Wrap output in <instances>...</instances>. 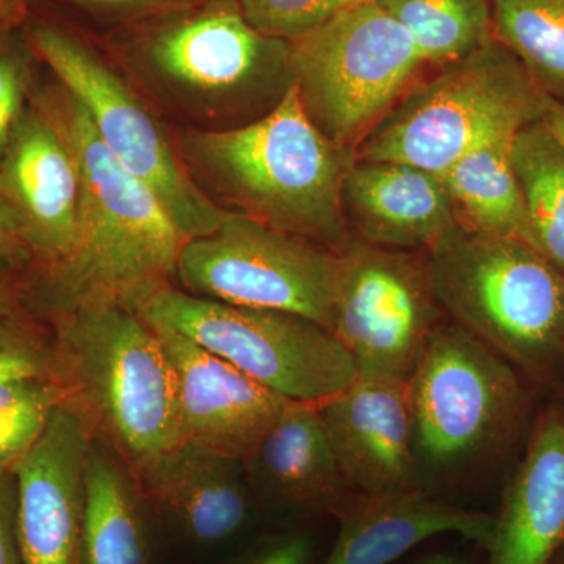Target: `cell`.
I'll use <instances>...</instances> for the list:
<instances>
[{"label":"cell","mask_w":564,"mask_h":564,"mask_svg":"<svg viewBox=\"0 0 564 564\" xmlns=\"http://www.w3.org/2000/svg\"><path fill=\"white\" fill-rule=\"evenodd\" d=\"M85 9L111 14H150L159 11L191 9L203 0H69Z\"/></svg>","instance_id":"cell-34"},{"label":"cell","mask_w":564,"mask_h":564,"mask_svg":"<svg viewBox=\"0 0 564 564\" xmlns=\"http://www.w3.org/2000/svg\"><path fill=\"white\" fill-rule=\"evenodd\" d=\"M514 139L505 135L484 141L441 177L458 225L532 245L529 212L514 170Z\"/></svg>","instance_id":"cell-23"},{"label":"cell","mask_w":564,"mask_h":564,"mask_svg":"<svg viewBox=\"0 0 564 564\" xmlns=\"http://www.w3.org/2000/svg\"><path fill=\"white\" fill-rule=\"evenodd\" d=\"M6 272L7 270L0 267V317H21L25 314L22 311L20 295Z\"/></svg>","instance_id":"cell-35"},{"label":"cell","mask_w":564,"mask_h":564,"mask_svg":"<svg viewBox=\"0 0 564 564\" xmlns=\"http://www.w3.org/2000/svg\"><path fill=\"white\" fill-rule=\"evenodd\" d=\"M68 399L57 378L22 377L0 381V470L13 469Z\"/></svg>","instance_id":"cell-27"},{"label":"cell","mask_w":564,"mask_h":564,"mask_svg":"<svg viewBox=\"0 0 564 564\" xmlns=\"http://www.w3.org/2000/svg\"><path fill=\"white\" fill-rule=\"evenodd\" d=\"M68 400L135 473L182 444L172 362L154 328L115 300L52 314Z\"/></svg>","instance_id":"cell-3"},{"label":"cell","mask_w":564,"mask_h":564,"mask_svg":"<svg viewBox=\"0 0 564 564\" xmlns=\"http://www.w3.org/2000/svg\"><path fill=\"white\" fill-rule=\"evenodd\" d=\"M513 163L532 247L564 274V144L544 121L534 122L516 135Z\"/></svg>","instance_id":"cell-24"},{"label":"cell","mask_w":564,"mask_h":564,"mask_svg":"<svg viewBox=\"0 0 564 564\" xmlns=\"http://www.w3.org/2000/svg\"><path fill=\"white\" fill-rule=\"evenodd\" d=\"M242 463L265 514L337 519L358 496L345 481L315 403L285 404Z\"/></svg>","instance_id":"cell-18"},{"label":"cell","mask_w":564,"mask_h":564,"mask_svg":"<svg viewBox=\"0 0 564 564\" xmlns=\"http://www.w3.org/2000/svg\"><path fill=\"white\" fill-rule=\"evenodd\" d=\"M408 388L421 475L459 473L507 454L532 426L541 395L448 317L430 336Z\"/></svg>","instance_id":"cell-6"},{"label":"cell","mask_w":564,"mask_h":564,"mask_svg":"<svg viewBox=\"0 0 564 564\" xmlns=\"http://www.w3.org/2000/svg\"><path fill=\"white\" fill-rule=\"evenodd\" d=\"M128 306L292 402L321 404L356 378L355 364L336 336L302 315L212 302L172 281L141 293Z\"/></svg>","instance_id":"cell-8"},{"label":"cell","mask_w":564,"mask_h":564,"mask_svg":"<svg viewBox=\"0 0 564 564\" xmlns=\"http://www.w3.org/2000/svg\"><path fill=\"white\" fill-rule=\"evenodd\" d=\"M411 36L426 66L466 57L494 40L489 0H375Z\"/></svg>","instance_id":"cell-25"},{"label":"cell","mask_w":564,"mask_h":564,"mask_svg":"<svg viewBox=\"0 0 564 564\" xmlns=\"http://www.w3.org/2000/svg\"><path fill=\"white\" fill-rule=\"evenodd\" d=\"M451 321L511 364L538 392L564 388V274L532 245L455 225L426 251Z\"/></svg>","instance_id":"cell-4"},{"label":"cell","mask_w":564,"mask_h":564,"mask_svg":"<svg viewBox=\"0 0 564 564\" xmlns=\"http://www.w3.org/2000/svg\"><path fill=\"white\" fill-rule=\"evenodd\" d=\"M91 437L87 419L66 399L13 467L17 534L25 564L80 563L85 462Z\"/></svg>","instance_id":"cell-14"},{"label":"cell","mask_w":564,"mask_h":564,"mask_svg":"<svg viewBox=\"0 0 564 564\" xmlns=\"http://www.w3.org/2000/svg\"><path fill=\"white\" fill-rule=\"evenodd\" d=\"M494 40L524 65L555 104H564V0H489Z\"/></svg>","instance_id":"cell-26"},{"label":"cell","mask_w":564,"mask_h":564,"mask_svg":"<svg viewBox=\"0 0 564 564\" xmlns=\"http://www.w3.org/2000/svg\"><path fill=\"white\" fill-rule=\"evenodd\" d=\"M555 397H558L560 400H562L563 404H564V388H563V391L558 393V395H555Z\"/></svg>","instance_id":"cell-40"},{"label":"cell","mask_w":564,"mask_h":564,"mask_svg":"<svg viewBox=\"0 0 564 564\" xmlns=\"http://www.w3.org/2000/svg\"><path fill=\"white\" fill-rule=\"evenodd\" d=\"M32 84V52L14 31L0 35V165L25 110Z\"/></svg>","instance_id":"cell-30"},{"label":"cell","mask_w":564,"mask_h":564,"mask_svg":"<svg viewBox=\"0 0 564 564\" xmlns=\"http://www.w3.org/2000/svg\"><path fill=\"white\" fill-rule=\"evenodd\" d=\"M414 564H474L469 558L464 555L454 554V552H436L422 556Z\"/></svg>","instance_id":"cell-38"},{"label":"cell","mask_w":564,"mask_h":564,"mask_svg":"<svg viewBox=\"0 0 564 564\" xmlns=\"http://www.w3.org/2000/svg\"><path fill=\"white\" fill-rule=\"evenodd\" d=\"M334 263L325 248L229 212L182 245L174 278L199 299L302 315L333 333Z\"/></svg>","instance_id":"cell-10"},{"label":"cell","mask_w":564,"mask_h":564,"mask_svg":"<svg viewBox=\"0 0 564 564\" xmlns=\"http://www.w3.org/2000/svg\"><path fill=\"white\" fill-rule=\"evenodd\" d=\"M289 46L304 111L326 139L351 151L426 66L408 32L375 0L334 14Z\"/></svg>","instance_id":"cell-7"},{"label":"cell","mask_w":564,"mask_h":564,"mask_svg":"<svg viewBox=\"0 0 564 564\" xmlns=\"http://www.w3.org/2000/svg\"><path fill=\"white\" fill-rule=\"evenodd\" d=\"M555 102L502 43L437 68L395 104L356 148L359 161H391L443 176L496 137L544 121Z\"/></svg>","instance_id":"cell-5"},{"label":"cell","mask_w":564,"mask_h":564,"mask_svg":"<svg viewBox=\"0 0 564 564\" xmlns=\"http://www.w3.org/2000/svg\"><path fill=\"white\" fill-rule=\"evenodd\" d=\"M143 55L162 80L232 107L250 122L293 87L289 41L256 31L236 0H214L165 22L144 40Z\"/></svg>","instance_id":"cell-12"},{"label":"cell","mask_w":564,"mask_h":564,"mask_svg":"<svg viewBox=\"0 0 564 564\" xmlns=\"http://www.w3.org/2000/svg\"><path fill=\"white\" fill-rule=\"evenodd\" d=\"M486 545L489 564H549L564 547V404L534 415L525 454L502 492Z\"/></svg>","instance_id":"cell-19"},{"label":"cell","mask_w":564,"mask_h":564,"mask_svg":"<svg viewBox=\"0 0 564 564\" xmlns=\"http://www.w3.org/2000/svg\"><path fill=\"white\" fill-rule=\"evenodd\" d=\"M29 265H33V259L22 237L20 220L0 199V267L20 272Z\"/></svg>","instance_id":"cell-33"},{"label":"cell","mask_w":564,"mask_h":564,"mask_svg":"<svg viewBox=\"0 0 564 564\" xmlns=\"http://www.w3.org/2000/svg\"><path fill=\"white\" fill-rule=\"evenodd\" d=\"M155 524L132 467L93 434L79 564H154Z\"/></svg>","instance_id":"cell-22"},{"label":"cell","mask_w":564,"mask_h":564,"mask_svg":"<svg viewBox=\"0 0 564 564\" xmlns=\"http://www.w3.org/2000/svg\"><path fill=\"white\" fill-rule=\"evenodd\" d=\"M318 411L352 492L386 496L423 489L408 381L356 373Z\"/></svg>","instance_id":"cell-15"},{"label":"cell","mask_w":564,"mask_h":564,"mask_svg":"<svg viewBox=\"0 0 564 564\" xmlns=\"http://www.w3.org/2000/svg\"><path fill=\"white\" fill-rule=\"evenodd\" d=\"M150 325L176 378L182 443L243 462L291 400L176 329Z\"/></svg>","instance_id":"cell-16"},{"label":"cell","mask_w":564,"mask_h":564,"mask_svg":"<svg viewBox=\"0 0 564 564\" xmlns=\"http://www.w3.org/2000/svg\"><path fill=\"white\" fill-rule=\"evenodd\" d=\"M0 564H25L17 534V477L0 470Z\"/></svg>","instance_id":"cell-32"},{"label":"cell","mask_w":564,"mask_h":564,"mask_svg":"<svg viewBox=\"0 0 564 564\" xmlns=\"http://www.w3.org/2000/svg\"><path fill=\"white\" fill-rule=\"evenodd\" d=\"M41 101L68 141L79 173L76 245L46 281L51 313L102 300L128 304L172 281L187 239L161 203L104 147L87 111L65 88Z\"/></svg>","instance_id":"cell-2"},{"label":"cell","mask_w":564,"mask_h":564,"mask_svg":"<svg viewBox=\"0 0 564 564\" xmlns=\"http://www.w3.org/2000/svg\"><path fill=\"white\" fill-rule=\"evenodd\" d=\"M343 212L352 239L391 250L429 251L458 225L443 177L402 162L356 159Z\"/></svg>","instance_id":"cell-20"},{"label":"cell","mask_w":564,"mask_h":564,"mask_svg":"<svg viewBox=\"0 0 564 564\" xmlns=\"http://www.w3.org/2000/svg\"><path fill=\"white\" fill-rule=\"evenodd\" d=\"M544 124L564 144V104H555L552 107L547 117L544 118Z\"/></svg>","instance_id":"cell-37"},{"label":"cell","mask_w":564,"mask_h":564,"mask_svg":"<svg viewBox=\"0 0 564 564\" xmlns=\"http://www.w3.org/2000/svg\"><path fill=\"white\" fill-rule=\"evenodd\" d=\"M31 43L62 87L87 111L104 147L158 198L185 239L220 228L229 212L193 180L161 122L117 70L87 44L54 25L33 28Z\"/></svg>","instance_id":"cell-9"},{"label":"cell","mask_w":564,"mask_h":564,"mask_svg":"<svg viewBox=\"0 0 564 564\" xmlns=\"http://www.w3.org/2000/svg\"><path fill=\"white\" fill-rule=\"evenodd\" d=\"M22 377L58 380L54 336L29 321L28 315L0 317V381Z\"/></svg>","instance_id":"cell-29"},{"label":"cell","mask_w":564,"mask_h":564,"mask_svg":"<svg viewBox=\"0 0 564 564\" xmlns=\"http://www.w3.org/2000/svg\"><path fill=\"white\" fill-rule=\"evenodd\" d=\"M0 199L20 220L44 281L68 261L77 237L79 173L68 141L39 99L11 133L0 165Z\"/></svg>","instance_id":"cell-13"},{"label":"cell","mask_w":564,"mask_h":564,"mask_svg":"<svg viewBox=\"0 0 564 564\" xmlns=\"http://www.w3.org/2000/svg\"><path fill=\"white\" fill-rule=\"evenodd\" d=\"M182 150L237 214L334 254L350 245L343 184L355 151L315 128L295 87L250 124L185 133Z\"/></svg>","instance_id":"cell-1"},{"label":"cell","mask_w":564,"mask_h":564,"mask_svg":"<svg viewBox=\"0 0 564 564\" xmlns=\"http://www.w3.org/2000/svg\"><path fill=\"white\" fill-rule=\"evenodd\" d=\"M549 564H564V547L556 552V555L551 560V563Z\"/></svg>","instance_id":"cell-39"},{"label":"cell","mask_w":564,"mask_h":564,"mask_svg":"<svg viewBox=\"0 0 564 564\" xmlns=\"http://www.w3.org/2000/svg\"><path fill=\"white\" fill-rule=\"evenodd\" d=\"M447 318L426 251L391 250L352 239L337 252L333 334L356 373L408 381L434 329Z\"/></svg>","instance_id":"cell-11"},{"label":"cell","mask_w":564,"mask_h":564,"mask_svg":"<svg viewBox=\"0 0 564 564\" xmlns=\"http://www.w3.org/2000/svg\"><path fill=\"white\" fill-rule=\"evenodd\" d=\"M317 547L313 530L284 527L263 534L228 564H314Z\"/></svg>","instance_id":"cell-31"},{"label":"cell","mask_w":564,"mask_h":564,"mask_svg":"<svg viewBox=\"0 0 564 564\" xmlns=\"http://www.w3.org/2000/svg\"><path fill=\"white\" fill-rule=\"evenodd\" d=\"M133 474L155 522L195 547L228 544L262 513L243 463L198 445H176Z\"/></svg>","instance_id":"cell-17"},{"label":"cell","mask_w":564,"mask_h":564,"mask_svg":"<svg viewBox=\"0 0 564 564\" xmlns=\"http://www.w3.org/2000/svg\"><path fill=\"white\" fill-rule=\"evenodd\" d=\"M339 532L321 564H392L441 534H459L486 549L494 514L436 499L425 489L358 496L337 518Z\"/></svg>","instance_id":"cell-21"},{"label":"cell","mask_w":564,"mask_h":564,"mask_svg":"<svg viewBox=\"0 0 564 564\" xmlns=\"http://www.w3.org/2000/svg\"><path fill=\"white\" fill-rule=\"evenodd\" d=\"M256 31L273 39L295 40L340 11L372 0H236Z\"/></svg>","instance_id":"cell-28"},{"label":"cell","mask_w":564,"mask_h":564,"mask_svg":"<svg viewBox=\"0 0 564 564\" xmlns=\"http://www.w3.org/2000/svg\"><path fill=\"white\" fill-rule=\"evenodd\" d=\"M28 0H0V35L14 31L25 13Z\"/></svg>","instance_id":"cell-36"}]
</instances>
